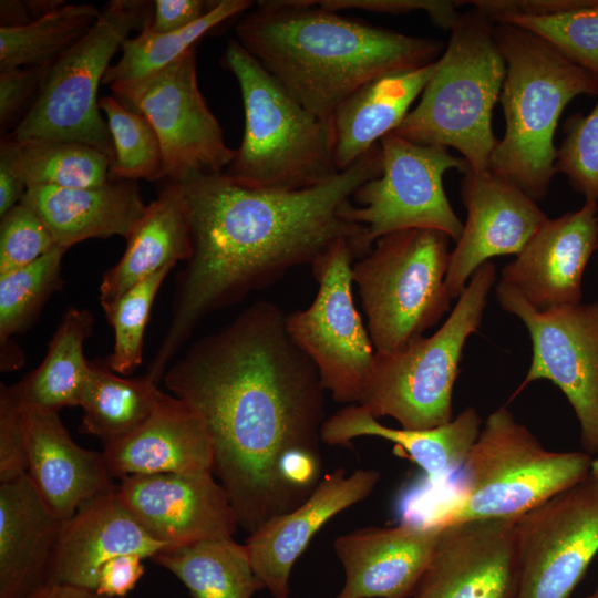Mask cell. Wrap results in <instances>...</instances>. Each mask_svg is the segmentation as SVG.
Returning <instances> with one entry per match:
<instances>
[{
  "label": "cell",
  "mask_w": 598,
  "mask_h": 598,
  "mask_svg": "<svg viewBox=\"0 0 598 598\" xmlns=\"http://www.w3.org/2000/svg\"><path fill=\"white\" fill-rule=\"evenodd\" d=\"M152 560L177 577L192 598H252L265 588L247 546L233 537L167 548Z\"/></svg>",
  "instance_id": "31"
},
{
  "label": "cell",
  "mask_w": 598,
  "mask_h": 598,
  "mask_svg": "<svg viewBox=\"0 0 598 598\" xmlns=\"http://www.w3.org/2000/svg\"><path fill=\"white\" fill-rule=\"evenodd\" d=\"M18 142L10 136L1 138L0 145V217L19 205L27 185L18 166Z\"/></svg>",
  "instance_id": "47"
},
{
  "label": "cell",
  "mask_w": 598,
  "mask_h": 598,
  "mask_svg": "<svg viewBox=\"0 0 598 598\" xmlns=\"http://www.w3.org/2000/svg\"><path fill=\"white\" fill-rule=\"evenodd\" d=\"M63 522L28 473L0 483V598H29L48 582Z\"/></svg>",
  "instance_id": "25"
},
{
  "label": "cell",
  "mask_w": 598,
  "mask_h": 598,
  "mask_svg": "<svg viewBox=\"0 0 598 598\" xmlns=\"http://www.w3.org/2000/svg\"><path fill=\"white\" fill-rule=\"evenodd\" d=\"M66 248L55 246L34 262L0 276V341L24 330L61 287Z\"/></svg>",
  "instance_id": "37"
},
{
  "label": "cell",
  "mask_w": 598,
  "mask_h": 598,
  "mask_svg": "<svg viewBox=\"0 0 598 598\" xmlns=\"http://www.w3.org/2000/svg\"><path fill=\"white\" fill-rule=\"evenodd\" d=\"M235 27L237 41L308 112L329 121L378 78L435 62L443 42L346 18L310 0L259 1Z\"/></svg>",
  "instance_id": "3"
},
{
  "label": "cell",
  "mask_w": 598,
  "mask_h": 598,
  "mask_svg": "<svg viewBox=\"0 0 598 598\" xmlns=\"http://www.w3.org/2000/svg\"><path fill=\"white\" fill-rule=\"evenodd\" d=\"M164 383L203 416L213 471L249 534L315 491L326 390L278 306L258 301L246 308L194 343Z\"/></svg>",
  "instance_id": "1"
},
{
  "label": "cell",
  "mask_w": 598,
  "mask_h": 598,
  "mask_svg": "<svg viewBox=\"0 0 598 598\" xmlns=\"http://www.w3.org/2000/svg\"><path fill=\"white\" fill-rule=\"evenodd\" d=\"M28 473L27 434L21 401L13 386L0 389V483Z\"/></svg>",
  "instance_id": "42"
},
{
  "label": "cell",
  "mask_w": 598,
  "mask_h": 598,
  "mask_svg": "<svg viewBox=\"0 0 598 598\" xmlns=\"http://www.w3.org/2000/svg\"><path fill=\"white\" fill-rule=\"evenodd\" d=\"M564 131L556 173L566 175L577 193L598 205V101L588 114L569 117Z\"/></svg>",
  "instance_id": "40"
},
{
  "label": "cell",
  "mask_w": 598,
  "mask_h": 598,
  "mask_svg": "<svg viewBox=\"0 0 598 598\" xmlns=\"http://www.w3.org/2000/svg\"><path fill=\"white\" fill-rule=\"evenodd\" d=\"M494 37L506 65L499 95L506 126L488 167L538 200L556 174L560 115L574 97L598 95V80L526 30L495 22Z\"/></svg>",
  "instance_id": "4"
},
{
  "label": "cell",
  "mask_w": 598,
  "mask_h": 598,
  "mask_svg": "<svg viewBox=\"0 0 598 598\" xmlns=\"http://www.w3.org/2000/svg\"><path fill=\"white\" fill-rule=\"evenodd\" d=\"M17 157L27 187L84 188L102 186L110 182L111 158L83 143L18 142Z\"/></svg>",
  "instance_id": "35"
},
{
  "label": "cell",
  "mask_w": 598,
  "mask_h": 598,
  "mask_svg": "<svg viewBox=\"0 0 598 598\" xmlns=\"http://www.w3.org/2000/svg\"><path fill=\"white\" fill-rule=\"evenodd\" d=\"M32 22L24 1L1 0L0 2V28H16Z\"/></svg>",
  "instance_id": "49"
},
{
  "label": "cell",
  "mask_w": 598,
  "mask_h": 598,
  "mask_svg": "<svg viewBox=\"0 0 598 598\" xmlns=\"http://www.w3.org/2000/svg\"><path fill=\"white\" fill-rule=\"evenodd\" d=\"M413 598H417V597L414 596Z\"/></svg>",
  "instance_id": "52"
},
{
  "label": "cell",
  "mask_w": 598,
  "mask_h": 598,
  "mask_svg": "<svg viewBox=\"0 0 598 598\" xmlns=\"http://www.w3.org/2000/svg\"><path fill=\"white\" fill-rule=\"evenodd\" d=\"M383 167L380 176L357 188L342 216L364 228L363 254L384 235L406 229H432L458 240L463 223L445 194L443 176L448 169L463 174V157L444 146L403 138L393 132L379 142ZM363 255V256H364Z\"/></svg>",
  "instance_id": "11"
},
{
  "label": "cell",
  "mask_w": 598,
  "mask_h": 598,
  "mask_svg": "<svg viewBox=\"0 0 598 598\" xmlns=\"http://www.w3.org/2000/svg\"><path fill=\"white\" fill-rule=\"evenodd\" d=\"M0 218V276L34 262L55 247L44 221L24 203Z\"/></svg>",
  "instance_id": "41"
},
{
  "label": "cell",
  "mask_w": 598,
  "mask_h": 598,
  "mask_svg": "<svg viewBox=\"0 0 598 598\" xmlns=\"http://www.w3.org/2000/svg\"><path fill=\"white\" fill-rule=\"evenodd\" d=\"M213 1L202 0H156L151 28L158 33H169L189 27L199 20Z\"/></svg>",
  "instance_id": "46"
},
{
  "label": "cell",
  "mask_w": 598,
  "mask_h": 598,
  "mask_svg": "<svg viewBox=\"0 0 598 598\" xmlns=\"http://www.w3.org/2000/svg\"><path fill=\"white\" fill-rule=\"evenodd\" d=\"M436 61L372 80L339 104L329 120L333 161L339 172L400 126L434 73Z\"/></svg>",
  "instance_id": "28"
},
{
  "label": "cell",
  "mask_w": 598,
  "mask_h": 598,
  "mask_svg": "<svg viewBox=\"0 0 598 598\" xmlns=\"http://www.w3.org/2000/svg\"><path fill=\"white\" fill-rule=\"evenodd\" d=\"M142 556L125 554L107 560L100 569L95 590L110 597H126L144 574Z\"/></svg>",
  "instance_id": "45"
},
{
  "label": "cell",
  "mask_w": 598,
  "mask_h": 598,
  "mask_svg": "<svg viewBox=\"0 0 598 598\" xmlns=\"http://www.w3.org/2000/svg\"><path fill=\"white\" fill-rule=\"evenodd\" d=\"M48 68L24 66L0 72V125L2 130L19 116L22 120V111L30 103L32 95L39 93Z\"/></svg>",
  "instance_id": "44"
},
{
  "label": "cell",
  "mask_w": 598,
  "mask_h": 598,
  "mask_svg": "<svg viewBox=\"0 0 598 598\" xmlns=\"http://www.w3.org/2000/svg\"><path fill=\"white\" fill-rule=\"evenodd\" d=\"M461 197L467 215L445 277L452 299L461 296L475 270L491 258L517 256L548 218L535 199L489 167H467Z\"/></svg>",
  "instance_id": "17"
},
{
  "label": "cell",
  "mask_w": 598,
  "mask_h": 598,
  "mask_svg": "<svg viewBox=\"0 0 598 598\" xmlns=\"http://www.w3.org/2000/svg\"><path fill=\"white\" fill-rule=\"evenodd\" d=\"M99 107L106 115L114 145L110 182L163 178L162 146L150 121L112 96L101 97Z\"/></svg>",
  "instance_id": "36"
},
{
  "label": "cell",
  "mask_w": 598,
  "mask_h": 598,
  "mask_svg": "<svg viewBox=\"0 0 598 598\" xmlns=\"http://www.w3.org/2000/svg\"><path fill=\"white\" fill-rule=\"evenodd\" d=\"M492 20L542 38L598 80V0L547 16L507 13Z\"/></svg>",
  "instance_id": "38"
},
{
  "label": "cell",
  "mask_w": 598,
  "mask_h": 598,
  "mask_svg": "<svg viewBox=\"0 0 598 598\" xmlns=\"http://www.w3.org/2000/svg\"><path fill=\"white\" fill-rule=\"evenodd\" d=\"M597 214L598 205L586 200L577 210L547 218L503 268L501 281L539 311L580 303L585 269L598 250Z\"/></svg>",
  "instance_id": "19"
},
{
  "label": "cell",
  "mask_w": 598,
  "mask_h": 598,
  "mask_svg": "<svg viewBox=\"0 0 598 598\" xmlns=\"http://www.w3.org/2000/svg\"><path fill=\"white\" fill-rule=\"evenodd\" d=\"M31 21L38 20L65 4L62 0H28L24 1Z\"/></svg>",
  "instance_id": "50"
},
{
  "label": "cell",
  "mask_w": 598,
  "mask_h": 598,
  "mask_svg": "<svg viewBox=\"0 0 598 598\" xmlns=\"http://www.w3.org/2000/svg\"><path fill=\"white\" fill-rule=\"evenodd\" d=\"M482 420L473 408L452 421L426 430L392 429L382 425L359 404H350L324 420L321 441L328 445H350L358 436H378L402 447L432 482L462 470L481 432Z\"/></svg>",
  "instance_id": "29"
},
{
  "label": "cell",
  "mask_w": 598,
  "mask_h": 598,
  "mask_svg": "<svg viewBox=\"0 0 598 598\" xmlns=\"http://www.w3.org/2000/svg\"><path fill=\"white\" fill-rule=\"evenodd\" d=\"M516 532L517 598H568L598 553V475L517 517Z\"/></svg>",
  "instance_id": "15"
},
{
  "label": "cell",
  "mask_w": 598,
  "mask_h": 598,
  "mask_svg": "<svg viewBox=\"0 0 598 598\" xmlns=\"http://www.w3.org/2000/svg\"><path fill=\"white\" fill-rule=\"evenodd\" d=\"M110 89L157 133L163 178L179 182L193 172L221 173L233 162L236 150L225 143L198 86L195 48L148 76Z\"/></svg>",
  "instance_id": "14"
},
{
  "label": "cell",
  "mask_w": 598,
  "mask_h": 598,
  "mask_svg": "<svg viewBox=\"0 0 598 598\" xmlns=\"http://www.w3.org/2000/svg\"><path fill=\"white\" fill-rule=\"evenodd\" d=\"M21 408L28 474L61 519L70 518L85 502L115 487L103 452L79 446L56 411L22 401Z\"/></svg>",
  "instance_id": "24"
},
{
  "label": "cell",
  "mask_w": 598,
  "mask_h": 598,
  "mask_svg": "<svg viewBox=\"0 0 598 598\" xmlns=\"http://www.w3.org/2000/svg\"><path fill=\"white\" fill-rule=\"evenodd\" d=\"M93 323L87 310L70 308L65 312L41 364L12 385L22 402L56 412L79 406L91 372L83 344L93 332Z\"/></svg>",
  "instance_id": "30"
},
{
  "label": "cell",
  "mask_w": 598,
  "mask_h": 598,
  "mask_svg": "<svg viewBox=\"0 0 598 598\" xmlns=\"http://www.w3.org/2000/svg\"><path fill=\"white\" fill-rule=\"evenodd\" d=\"M113 477L213 472L214 445L203 416L187 402L163 393L150 416L103 451Z\"/></svg>",
  "instance_id": "23"
},
{
  "label": "cell",
  "mask_w": 598,
  "mask_h": 598,
  "mask_svg": "<svg viewBox=\"0 0 598 598\" xmlns=\"http://www.w3.org/2000/svg\"><path fill=\"white\" fill-rule=\"evenodd\" d=\"M597 252H598V250H597Z\"/></svg>",
  "instance_id": "53"
},
{
  "label": "cell",
  "mask_w": 598,
  "mask_h": 598,
  "mask_svg": "<svg viewBox=\"0 0 598 598\" xmlns=\"http://www.w3.org/2000/svg\"><path fill=\"white\" fill-rule=\"evenodd\" d=\"M193 237L187 197L179 182H171L146 206L126 239L116 265L104 272L100 286L102 308L110 306L132 287L154 274L187 261Z\"/></svg>",
  "instance_id": "27"
},
{
  "label": "cell",
  "mask_w": 598,
  "mask_h": 598,
  "mask_svg": "<svg viewBox=\"0 0 598 598\" xmlns=\"http://www.w3.org/2000/svg\"><path fill=\"white\" fill-rule=\"evenodd\" d=\"M21 203L49 228L55 246L69 249L90 238H128L146 206L136 182L84 188L30 186Z\"/></svg>",
  "instance_id": "26"
},
{
  "label": "cell",
  "mask_w": 598,
  "mask_h": 598,
  "mask_svg": "<svg viewBox=\"0 0 598 598\" xmlns=\"http://www.w3.org/2000/svg\"><path fill=\"white\" fill-rule=\"evenodd\" d=\"M495 22L476 9L461 13L419 104L394 134L455 148L474 171L488 168L497 143L493 109L506 74Z\"/></svg>",
  "instance_id": "6"
},
{
  "label": "cell",
  "mask_w": 598,
  "mask_h": 598,
  "mask_svg": "<svg viewBox=\"0 0 598 598\" xmlns=\"http://www.w3.org/2000/svg\"><path fill=\"white\" fill-rule=\"evenodd\" d=\"M517 518L470 519L441 526L417 598H517Z\"/></svg>",
  "instance_id": "16"
},
{
  "label": "cell",
  "mask_w": 598,
  "mask_h": 598,
  "mask_svg": "<svg viewBox=\"0 0 598 598\" xmlns=\"http://www.w3.org/2000/svg\"><path fill=\"white\" fill-rule=\"evenodd\" d=\"M441 526L364 527L333 544L346 580L334 598H409L433 555Z\"/></svg>",
  "instance_id": "21"
},
{
  "label": "cell",
  "mask_w": 598,
  "mask_h": 598,
  "mask_svg": "<svg viewBox=\"0 0 598 598\" xmlns=\"http://www.w3.org/2000/svg\"><path fill=\"white\" fill-rule=\"evenodd\" d=\"M213 472L132 475L121 478L117 494L141 525L172 547L228 538L239 519Z\"/></svg>",
  "instance_id": "18"
},
{
  "label": "cell",
  "mask_w": 598,
  "mask_h": 598,
  "mask_svg": "<svg viewBox=\"0 0 598 598\" xmlns=\"http://www.w3.org/2000/svg\"><path fill=\"white\" fill-rule=\"evenodd\" d=\"M29 598H126L110 597L89 589L66 584L47 582Z\"/></svg>",
  "instance_id": "48"
},
{
  "label": "cell",
  "mask_w": 598,
  "mask_h": 598,
  "mask_svg": "<svg viewBox=\"0 0 598 598\" xmlns=\"http://www.w3.org/2000/svg\"><path fill=\"white\" fill-rule=\"evenodd\" d=\"M380 144L330 179L299 190L240 185L221 173L193 172L182 184L192 225L193 254L177 282L172 321L148 375L165 368L209 312L264 289L309 264L341 238L362 256L364 228L341 210L365 182L381 175Z\"/></svg>",
  "instance_id": "2"
},
{
  "label": "cell",
  "mask_w": 598,
  "mask_h": 598,
  "mask_svg": "<svg viewBox=\"0 0 598 598\" xmlns=\"http://www.w3.org/2000/svg\"><path fill=\"white\" fill-rule=\"evenodd\" d=\"M153 16L148 1L113 0L91 29L48 71L39 93L10 137L17 142L72 141L114 157L97 92L113 55L131 31Z\"/></svg>",
  "instance_id": "10"
},
{
  "label": "cell",
  "mask_w": 598,
  "mask_h": 598,
  "mask_svg": "<svg viewBox=\"0 0 598 598\" xmlns=\"http://www.w3.org/2000/svg\"><path fill=\"white\" fill-rule=\"evenodd\" d=\"M496 278V266L486 261L475 270L437 331L393 352H375L359 405L377 420H396L405 430H426L452 421L453 388L463 349L482 323Z\"/></svg>",
  "instance_id": "8"
},
{
  "label": "cell",
  "mask_w": 598,
  "mask_h": 598,
  "mask_svg": "<svg viewBox=\"0 0 598 598\" xmlns=\"http://www.w3.org/2000/svg\"><path fill=\"white\" fill-rule=\"evenodd\" d=\"M94 4H64L25 25L0 28V72L50 66L95 23Z\"/></svg>",
  "instance_id": "34"
},
{
  "label": "cell",
  "mask_w": 598,
  "mask_h": 598,
  "mask_svg": "<svg viewBox=\"0 0 598 598\" xmlns=\"http://www.w3.org/2000/svg\"><path fill=\"white\" fill-rule=\"evenodd\" d=\"M495 295L532 341V362L514 396L536 380L553 382L579 421L585 453H598V301L539 311L501 280Z\"/></svg>",
  "instance_id": "13"
},
{
  "label": "cell",
  "mask_w": 598,
  "mask_h": 598,
  "mask_svg": "<svg viewBox=\"0 0 598 598\" xmlns=\"http://www.w3.org/2000/svg\"><path fill=\"white\" fill-rule=\"evenodd\" d=\"M357 258L350 240L338 239L311 262L318 291L303 310L286 315V329L316 365L322 386L339 403L359 404L375 350L352 295Z\"/></svg>",
  "instance_id": "12"
},
{
  "label": "cell",
  "mask_w": 598,
  "mask_h": 598,
  "mask_svg": "<svg viewBox=\"0 0 598 598\" xmlns=\"http://www.w3.org/2000/svg\"><path fill=\"white\" fill-rule=\"evenodd\" d=\"M380 480L375 470L342 467L324 475L295 509L275 516L249 535L246 546L252 568L274 598H288L295 561L313 535L333 516L367 498Z\"/></svg>",
  "instance_id": "20"
},
{
  "label": "cell",
  "mask_w": 598,
  "mask_h": 598,
  "mask_svg": "<svg viewBox=\"0 0 598 598\" xmlns=\"http://www.w3.org/2000/svg\"><path fill=\"white\" fill-rule=\"evenodd\" d=\"M221 64L239 84L245 112L243 141L226 176L255 189L292 192L339 173L330 121L301 106L237 40L228 41Z\"/></svg>",
  "instance_id": "5"
},
{
  "label": "cell",
  "mask_w": 598,
  "mask_h": 598,
  "mask_svg": "<svg viewBox=\"0 0 598 598\" xmlns=\"http://www.w3.org/2000/svg\"><path fill=\"white\" fill-rule=\"evenodd\" d=\"M167 548L128 511L115 486L85 502L63 522L48 582L95 589L107 560L125 554L152 559Z\"/></svg>",
  "instance_id": "22"
},
{
  "label": "cell",
  "mask_w": 598,
  "mask_h": 598,
  "mask_svg": "<svg viewBox=\"0 0 598 598\" xmlns=\"http://www.w3.org/2000/svg\"><path fill=\"white\" fill-rule=\"evenodd\" d=\"M591 465L585 452L546 450L502 406L488 415L466 456L458 495L429 523L517 518L585 480Z\"/></svg>",
  "instance_id": "7"
},
{
  "label": "cell",
  "mask_w": 598,
  "mask_h": 598,
  "mask_svg": "<svg viewBox=\"0 0 598 598\" xmlns=\"http://www.w3.org/2000/svg\"><path fill=\"white\" fill-rule=\"evenodd\" d=\"M588 598H598V588Z\"/></svg>",
  "instance_id": "51"
},
{
  "label": "cell",
  "mask_w": 598,
  "mask_h": 598,
  "mask_svg": "<svg viewBox=\"0 0 598 598\" xmlns=\"http://www.w3.org/2000/svg\"><path fill=\"white\" fill-rule=\"evenodd\" d=\"M450 239L439 230H400L379 238L353 262V283L377 353L404 347L451 310L445 286Z\"/></svg>",
  "instance_id": "9"
},
{
  "label": "cell",
  "mask_w": 598,
  "mask_h": 598,
  "mask_svg": "<svg viewBox=\"0 0 598 598\" xmlns=\"http://www.w3.org/2000/svg\"><path fill=\"white\" fill-rule=\"evenodd\" d=\"M252 6L254 2L248 0L213 1L195 23L169 33L155 32L148 19L137 37L123 41L121 58L107 69L102 84L132 82L164 69L194 48L212 29Z\"/></svg>",
  "instance_id": "33"
},
{
  "label": "cell",
  "mask_w": 598,
  "mask_h": 598,
  "mask_svg": "<svg viewBox=\"0 0 598 598\" xmlns=\"http://www.w3.org/2000/svg\"><path fill=\"white\" fill-rule=\"evenodd\" d=\"M319 6L340 12L357 9L375 13L402 14L425 11L432 23L443 30H451L461 13L456 8L462 1L447 0H319Z\"/></svg>",
  "instance_id": "43"
},
{
  "label": "cell",
  "mask_w": 598,
  "mask_h": 598,
  "mask_svg": "<svg viewBox=\"0 0 598 598\" xmlns=\"http://www.w3.org/2000/svg\"><path fill=\"white\" fill-rule=\"evenodd\" d=\"M162 391L148 374L125 378L110 368L91 363V372L81 394L82 431L104 444L138 427L152 413Z\"/></svg>",
  "instance_id": "32"
},
{
  "label": "cell",
  "mask_w": 598,
  "mask_h": 598,
  "mask_svg": "<svg viewBox=\"0 0 598 598\" xmlns=\"http://www.w3.org/2000/svg\"><path fill=\"white\" fill-rule=\"evenodd\" d=\"M171 270L166 268L144 279L103 308L114 330V348L107 360L113 372L128 375L141 364L143 336L151 307Z\"/></svg>",
  "instance_id": "39"
}]
</instances>
